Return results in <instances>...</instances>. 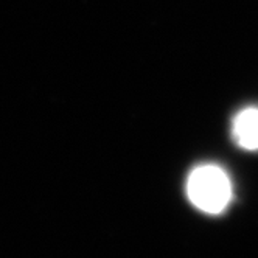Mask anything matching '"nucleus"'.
Listing matches in <instances>:
<instances>
[{
  "label": "nucleus",
  "mask_w": 258,
  "mask_h": 258,
  "mask_svg": "<svg viewBox=\"0 0 258 258\" xmlns=\"http://www.w3.org/2000/svg\"><path fill=\"white\" fill-rule=\"evenodd\" d=\"M232 139L246 151H258V107H246L233 117Z\"/></svg>",
  "instance_id": "2"
},
{
  "label": "nucleus",
  "mask_w": 258,
  "mask_h": 258,
  "mask_svg": "<svg viewBox=\"0 0 258 258\" xmlns=\"http://www.w3.org/2000/svg\"><path fill=\"white\" fill-rule=\"evenodd\" d=\"M185 193L195 209L216 216L229 209L233 199V185L226 170L215 163H204L190 171Z\"/></svg>",
  "instance_id": "1"
}]
</instances>
